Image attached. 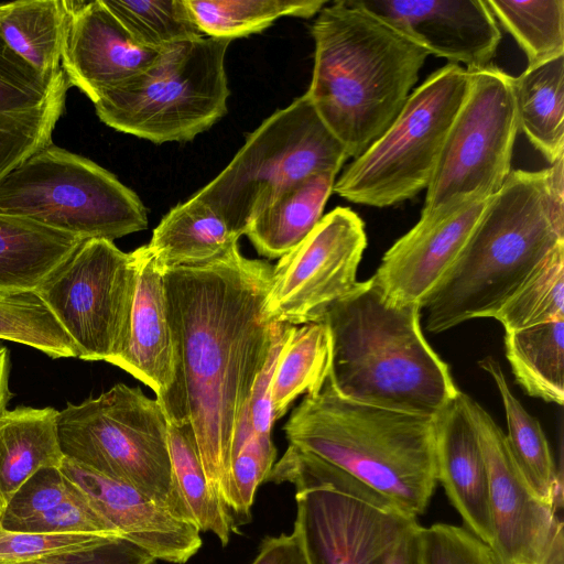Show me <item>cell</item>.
Returning <instances> with one entry per match:
<instances>
[{"mask_svg":"<svg viewBox=\"0 0 564 564\" xmlns=\"http://www.w3.org/2000/svg\"><path fill=\"white\" fill-rule=\"evenodd\" d=\"M272 270L242 256L238 245L207 263L164 269L177 364L167 423L189 425L209 485L225 505L237 426L285 325L265 312Z\"/></svg>","mask_w":564,"mask_h":564,"instance_id":"6da1fadb","label":"cell"},{"mask_svg":"<svg viewBox=\"0 0 564 564\" xmlns=\"http://www.w3.org/2000/svg\"><path fill=\"white\" fill-rule=\"evenodd\" d=\"M563 171L564 158L540 171H511L430 295L424 306L429 332L494 318L544 258L564 245Z\"/></svg>","mask_w":564,"mask_h":564,"instance_id":"7a4b0ae2","label":"cell"},{"mask_svg":"<svg viewBox=\"0 0 564 564\" xmlns=\"http://www.w3.org/2000/svg\"><path fill=\"white\" fill-rule=\"evenodd\" d=\"M311 32L314 67L305 95L356 159L399 115L430 54L360 0L327 2Z\"/></svg>","mask_w":564,"mask_h":564,"instance_id":"3957f363","label":"cell"},{"mask_svg":"<svg viewBox=\"0 0 564 564\" xmlns=\"http://www.w3.org/2000/svg\"><path fill=\"white\" fill-rule=\"evenodd\" d=\"M419 305H391L372 278L325 314L332 341L328 381L344 398L436 416L460 390L430 346Z\"/></svg>","mask_w":564,"mask_h":564,"instance_id":"277c9868","label":"cell"},{"mask_svg":"<svg viewBox=\"0 0 564 564\" xmlns=\"http://www.w3.org/2000/svg\"><path fill=\"white\" fill-rule=\"evenodd\" d=\"M290 445L338 467L399 506L422 516L436 478L435 416L356 402L325 381L284 424Z\"/></svg>","mask_w":564,"mask_h":564,"instance_id":"5b68a950","label":"cell"},{"mask_svg":"<svg viewBox=\"0 0 564 564\" xmlns=\"http://www.w3.org/2000/svg\"><path fill=\"white\" fill-rule=\"evenodd\" d=\"M265 481L294 485L293 532L307 564H386L419 523L362 481L290 444Z\"/></svg>","mask_w":564,"mask_h":564,"instance_id":"8992f818","label":"cell"},{"mask_svg":"<svg viewBox=\"0 0 564 564\" xmlns=\"http://www.w3.org/2000/svg\"><path fill=\"white\" fill-rule=\"evenodd\" d=\"M64 456L106 477L129 484L174 517L194 522L175 484L167 420L156 399L139 387L117 383L58 411Z\"/></svg>","mask_w":564,"mask_h":564,"instance_id":"52a82bcc","label":"cell"},{"mask_svg":"<svg viewBox=\"0 0 564 564\" xmlns=\"http://www.w3.org/2000/svg\"><path fill=\"white\" fill-rule=\"evenodd\" d=\"M230 42L202 36L164 48L145 70L98 97V118L153 143L193 140L227 113Z\"/></svg>","mask_w":564,"mask_h":564,"instance_id":"ba28073f","label":"cell"},{"mask_svg":"<svg viewBox=\"0 0 564 564\" xmlns=\"http://www.w3.org/2000/svg\"><path fill=\"white\" fill-rule=\"evenodd\" d=\"M349 159L304 94L274 111L229 164L194 196L238 235L283 192L304 178L339 172Z\"/></svg>","mask_w":564,"mask_h":564,"instance_id":"9c48e42d","label":"cell"},{"mask_svg":"<svg viewBox=\"0 0 564 564\" xmlns=\"http://www.w3.org/2000/svg\"><path fill=\"white\" fill-rule=\"evenodd\" d=\"M468 89L469 73L460 65L448 63L432 73L388 129L344 170L333 192L382 208L427 188Z\"/></svg>","mask_w":564,"mask_h":564,"instance_id":"30bf717a","label":"cell"},{"mask_svg":"<svg viewBox=\"0 0 564 564\" xmlns=\"http://www.w3.org/2000/svg\"><path fill=\"white\" fill-rule=\"evenodd\" d=\"M0 213L83 239L117 238L148 228L140 197L94 161L50 144L0 181Z\"/></svg>","mask_w":564,"mask_h":564,"instance_id":"8fae6325","label":"cell"},{"mask_svg":"<svg viewBox=\"0 0 564 564\" xmlns=\"http://www.w3.org/2000/svg\"><path fill=\"white\" fill-rule=\"evenodd\" d=\"M467 70L469 89L446 137L421 213L489 197L512 171L519 132L514 77L492 63Z\"/></svg>","mask_w":564,"mask_h":564,"instance_id":"7c38bea8","label":"cell"},{"mask_svg":"<svg viewBox=\"0 0 564 564\" xmlns=\"http://www.w3.org/2000/svg\"><path fill=\"white\" fill-rule=\"evenodd\" d=\"M135 282L133 252L91 238L35 293L70 337L79 359L111 362L128 344Z\"/></svg>","mask_w":564,"mask_h":564,"instance_id":"4fadbf2b","label":"cell"},{"mask_svg":"<svg viewBox=\"0 0 564 564\" xmlns=\"http://www.w3.org/2000/svg\"><path fill=\"white\" fill-rule=\"evenodd\" d=\"M367 247L364 220L336 207L272 270L265 312L293 326L323 322L326 312L358 285L357 270Z\"/></svg>","mask_w":564,"mask_h":564,"instance_id":"5bb4252c","label":"cell"},{"mask_svg":"<svg viewBox=\"0 0 564 564\" xmlns=\"http://www.w3.org/2000/svg\"><path fill=\"white\" fill-rule=\"evenodd\" d=\"M485 458L492 528L490 550L498 564H549L564 546L557 511L533 491L509 447L506 434L474 399L460 392Z\"/></svg>","mask_w":564,"mask_h":564,"instance_id":"9a60e30c","label":"cell"},{"mask_svg":"<svg viewBox=\"0 0 564 564\" xmlns=\"http://www.w3.org/2000/svg\"><path fill=\"white\" fill-rule=\"evenodd\" d=\"M489 197H473L421 213L419 221L384 252L371 276L388 304L424 308L465 246Z\"/></svg>","mask_w":564,"mask_h":564,"instance_id":"2e32d148","label":"cell"},{"mask_svg":"<svg viewBox=\"0 0 564 564\" xmlns=\"http://www.w3.org/2000/svg\"><path fill=\"white\" fill-rule=\"evenodd\" d=\"M429 54L464 64H491L501 31L486 0H360Z\"/></svg>","mask_w":564,"mask_h":564,"instance_id":"e0dca14e","label":"cell"},{"mask_svg":"<svg viewBox=\"0 0 564 564\" xmlns=\"http://www.w3.org/2000/svg\"><path fill=\"white\" fill-rule=\"evenodd\" d=\"M68 11L61 67L70 86L93 104L145 70L159 56L138 44L102 0L66 1Z\"/></svg>","mask_w":564,"mask_h":564,"instance_id":"ac0fdd59","label":"cell"},{"mask_svg":"<svg viewBox=\"0 0 564 564\" xmlns=\"http://www.w3.org/2000/svg\"><path fill=\"white\" fill-rule=\"evenodd\" d=\"M69 87L62 67L42 74L0 37V181L53 143Z\"/></svg>","mask_w":564,"mask_h":564,"instance_id":"d6986e66","label":"cell"},{"mask_svg":"<svg viewBox=\"0 0 564 564\" xmlns=\"http://www.w3.org/2000/svg\"><path fill=\"white\" fill-rule=\"evenodd\" d=\"M61 470L123 538L155 560L184 564L200 549V531L195 523L174 517L133 486L66 457Z\"/></svg>","mask_w":564,"mask_h":564,"instance_id":"ffe728a7","label":"cell"},{"mask_svg":"<svg viewBox=\"0 0 564 564\" xmlns=\"http://www.w3.org/2000/svg\"><path fill=\"white\" fill-rule=\"evenodd\" d=\"M137 282L126 349L110 364L150 387L167 417L177 383L176 352L167 313L164 269L147 246L132 251Z\"/></svg>","mask_w":564,"mask_h":564,"instance_id":"44dd1931","label":"cell"},{"mask_svg":"<svg viewBox=\"0 0 564 564\" xmlns=\"http://www.w3.org/2000/svg\"><path fill=\"white\" fill-rule=\"evenodd\" d=\"M460 392L435 416L436 478L459 513L464 528L490 546L488 473Z\"/></svg>","mask_w":564,"mask_h":564,"instance_id":"7402d4cb","label":"cell"},{"mask_svg":"<svg viewBox=\"0 0 564 564\" xmlns=\"http://www.w3.org/2000/svg\"><path fill=\"white\" fill-rule=\"evenodd\" d=\"M86 240L0 213V294L34 293Z\"/></svg>","mask_w":564,"mask_h":564,"instance_id":"603a6c76","label":"cell"},{"mask_svg":"<svg viewBox=\"0 0 564 564\" xmlns=\"http://www.w3.org/2000/svg\"><path fill=\"white\" fill-rule=\"evenodd\" d=\"M58 411L19 406L0 415V492L6 502L36 471L61 468Z\"/></svg>","mask_w":564,"mask_h":564,"instance_id":"cb8c5ba5","label":"cell"},{"mask_svg":"<svg viewBox=\"0 0 564 564\" xmlns=\"http://www.w3.org/2000/svg\"><path fill=\"white\" fill-rule=\"evenodd\" d=\"M238 236L206 203L193 196L171 208L147 245L163 269L213 261L238 245Z\"/></svg>","mask_w":564,"mask_h":564,"instance_id":"d4e9b609","label":"cell"},{"mask_svg":"<svg viewBox=\"0 0 564 564\" xmlns=\"http://www.w3.org/2000/svg\"><path fill=\"white\" fill-rule=\"evenodd\" d=\"M337 174L326 171L304 178L251 219L245 235L259 254L281 258L315 228L323 217Z\"/></svg>","mask_w":564,"mask_h":564,"instance_id":"484cf974","label":"cell"},{"mask_svg":"<svg viewBox=\"0 0 564 564\" xmlns=\"http://www.w3.org/2000/svg\"><path fill=\"white\" fill-rule=\"evenodd\" d=\"M500 394L511 453L536 496L556 511L563 505V469L554 459L544 431L512 393L500 364L492 357L479 361Z\"/></svg>","mask_w":564,"mask_h":564,"instance_id":"4316f807","label":"cell"},{"mask_svg":"<svg viewBox=\"0 0 564 564\" xmlns=\"http://www.w3.org/2000/svg\"><path fill=\"white\" fill-rule=\"evenodd\" d=\"M521 130L553 164L564 158V55L527 67L514 77Z\"/></svg>","mask_w":564,"mask_h":564,"instance_id":"83f0119b","label":"cell"},{"mask_svg":"<svg viewBox=\"0 0 564 564\" xmlns=\"http://www.w3.org/2000/svg\"><path fill=\"white\" fill-rule=\"evenodd\" d=\"M68 11L65 0H20L0 4V37L42 74L61 69Z\"/></svg>","mask_w":564,"mask_h":564,"instance_id":"f1b7e54d","label":"cell"},{"mask_svg":"<svg viewBox=\"0 0 564 564\" xmlns=\"http://www.w3.org/2000/svg\"><path fill=\"white\" fill-rule=\"evenodd\" d=\"M505 351L527 394L564 403V319L505 333Z\"/></svg>","mask_w":564,"mask_h":564,"instance_id":"f546056e","label":"cell"},{"mask_svg":"<svg viewBox=\"0 0 564 564\" xmlns=\"http://www.w3.org/2000/svg\"><path fill=\"white\" fill-rule=\"evenodd\" d=\"M332 341L324 322L293 326L275 366L272 379L274 420L282 417L301 394L318 392L328 378Z\"/></svg>","mask_w":564,"mask_h":564,"instance_id":"4dcf8cb0","label":"cell"},{"mask_svg":"<svg viewBox=\"0 0 564 564\" xmlns=\"http://www.w3.org/2000/svg\"><path fill=\"white\" fill-rule=\"evenodd\" d=\"M167 440L175 484L195 524L227 545L234 530L231 512L209 485L189 425L167 423Z\"/></svg>","mask_w":564,"mask_h":564,"instance_id":"1f68e13d","label":"cell"},{"mask_svg":"<svg viewBox=\"0 0 564 564\" xmlns=\"http://www.w3.org/2000/svg\"><path fill=\"white\" fill-rule=\"evenodd\" d=\"M204 35L234 40L269 28L283 17L311 18L326 0H186Z\"/></svg>","mask_w":564,"mask_h":564,"instance_id":"d6a6232c","label":"cell"},{"mask_svg":"<svg viewBox=\"0 0 564 564\" xmlns=\"http://www.w3.org/2000/svg\"><path fill=\"white\" fill-rule=\"evenodd\" d=\"M498 24L534 66L564 55L563 0H486Z\"/></svg>","mask_w":564,"mask_h":564,"instance_id":"836d02e7","label":"cell"},{"mask_svg":"<svg viewBox=\"0 0 564 564\" xmlns=\"http://www.w3.org/2000/svg\"><path fill=\"white\" fill-rule=\"evenodd\" d=\"M494 318L505 333L564 319V245L544 258Z\"/></svg>","mask_w":564,"mask_h":564,"instance_id":"e575fe53","label":"cell"},{"mask_svg":"<svg viewBox=\"0 0 564 564\" xmlns=\"http://www.w3.org/2000/svg\"><path fill=\"white\" fill-rule=\"evenodd\" d=\"M141 46L163 51L204 36L186 0H102Z\"/></svg>","mask_w":564,"mask_h":564,"instance_id":"d590c367","label":"cell"},{"mask_svg":"<svg viewBox=\"0 0 564 564\" xmlns=\"http://www.w3.org/2000/svg\"><path fill=\"white\" fill-rule=\"evenodd\" d=\"M0 339L35 348L52 358H78L75 344L35 292L0 294Z\"/></svg>","mask_w":564,"mask_h":564,"instance_id":"8d00e7d4","label":"cell"},{"mask_svg":"<svg viewBox=\"0 0 564 564\" xmlns=\"http://www.w3.org/2000/svg\"><path fill=\"white\" fill-rule=\"evenodd\" d=\"M275 457L271 435L254 432L232 452L226 505L240 519H250L256 491L265 481Z\"/></svg>","mask_w":564,"mask_h":564,"instance_id":"74e56055","label":"cell"},{"mask_svg":"<svg viewBox=\"0 0 564 564\" xmlns=\"http://www.w3.org/2000/svg\"><path fill=\"white\" fill-rule=\"evenodd\" d=\"M423 564H498L490 547L464 527L421 528Z\"/></svg>","mask_w":564,"mask_h":564,"instance_id":"f35d334b","label":"cell"},{"mask_svg":"<svg viewBox=\"0 0 564 564\" xmlns=\"http://www.w3.org/2000/svg\"><path fill=\"white\" fill-rule=\"evenodd\" d=\"M115 536L9 531L0 527V562L28 561L84 550Z\"/></svg>","mask_w":564,"mask_h":564,"instance_id":"ab89813d","label":"cell"},{"mask_svg":"<svg viewBox=\"0 0 564 564\" xmlns=\"http://www.w3.org/2000/svg\"><path fill=\"white\" fill-rule=\"evenodd\" d=\"M155 561L132 541L115 536L84 550L0 564H154Z\"/></svg>","mask_w":564,"mask_h":564,"instance_id":"60d3db41","label":"cell"},{"mask_svg":"<svg viewBox=\"0 0 564 564\" xmlns=\"http://www.w3.org/2000/svg\"><path fill=\"white\" fill-rule=\"evenodd\" d=\"M293 325L285 324L279 333L268 360L258 375L248 403V414L252 430L258 435H271L274 420L272 408V379L280 351Z\"/></svg>","mask_w":564,"mask_h":564,"instance_id":"b9f144b4","label":"cell"},{"mask_svg":"<svg viewBox=\"0 0 564 564\" xmlns=\"http://www.w3.org/2000/svg\"><path fill=\"white\" fill-rule=\"evenodd\" d=\"M250 564H307L302 545L294 532L267 536Z\"/></svg>","mask_w":564,"mask_h":564,"instance_id":"7bdbcfd3","label":"cell"},{"mask_svg":"<svg viewBox=\"0 0 564 564\" xmlns=\"http://www.w3.org/2000/svg\"><path fill=\"white\" fill-rule=\"evenodd\" d=\"M421 528L417 523L403 534L386 564H423Z\"/></svg>","mask_w":564,"mask_h":564,"instance_id":"ee69618b","label":"cell"},{"mask_svg":"<svg viewBox=\"0 0 564 564\" xmlns=\"http://www.w3.org/2000/svg\"><path fill=\"white\" fill-rule=\"evenodd\" d=\"M9 373V350L0 344V415L7 410V404L10 399Z\"/></svg>","mask_w":564,"mask_h":564,"instance_id":"f6af8a7d","label":"cell"},{"mask_svg":"<svg viewBox=\"0 0 564 564\" xmlns=\"http://www.w3.org/2000/svg\"><path fill=\"white\" fill-rule=\"evenodd\" d=\"M549 564H564V546L554 553Z\"/></svg>","mask_w":564,"mask_h":564,"instance_id":"bcb514c9","label":"cell"},{"mask_svg":"<svg viewBox=\"0 0 564 564\" xmlns=\"http://www.w3.org/2000/svg\"><path fill=\"white\" fill-rule=\"evenodd\" d=\"M6 506H7V502H6L3 496L0 492V524H1V519H2V516H3L4 509H6Z\"/></svg>","mask_w":564,"mask_h":564,"instance_id":"7dc6e473","label":"cell"}]
</instances>
